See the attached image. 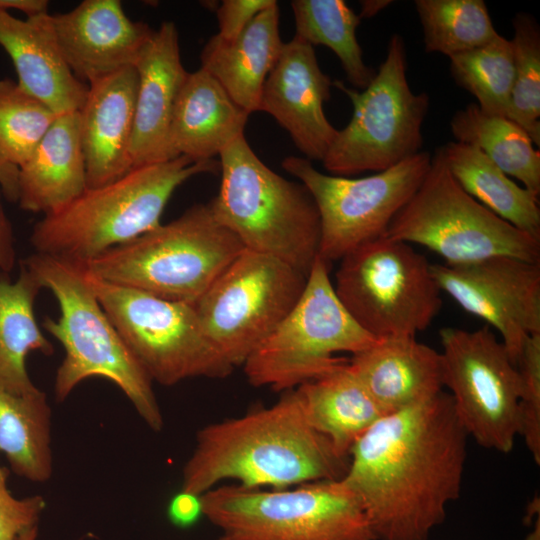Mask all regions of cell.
<instances>
[{
	"label": "cell",
	"mask_w": 540,
	"mask_h": 540,
	"mask_svg": "<svg viewBox=\"0 0 540 540\" xmlns=\"http://www.w3.org/2000/svg\"><path fill=\"white\" fill-rule=\"evenodd\" d=\"M275 3V0H223L216 10L217 35L226 40L236 38L260 12Z\"/></svg>",
	"instance_id": "cell-38"
},
{
	"label": "cell",
	"mask_w": 540,
	"mask_h": 540,
	"mask_svg": "<svg viewBox=\"0 0 540 540\" xmlns=\"http://www.w3.org/2000/svg\"><path fill=\"white\" fill-rule=\"evenodd\" d=\"M48 6L47 0H0V10H17L25 14L26 18L47 14Z\"/></svg>",
	"instance_id": "cell-42"
},
{
	"label": "cell",
	"mask_w": 540,
	"mask_h": 540,
	"mask_svg": "<svg viewBox=\"0 0 540 540\" xmlns=\"http://www.w3.org/2000/svg\"><path fill=\"white\" fill-rule=\"evenodd\" d=\"M135 68L138 87L129 155L132 169L174 159L169 128L174 106L188 75L179 49L178 31L164 21L144 47Z\"/></svg>",
	"instance_id": "cell-19"
},
{
	"label": "cell",
	"mask_w": 540,
	"mask_h": 540,
	"mask_svg": "<svg viewBox=\"0 0 540 540\" xmlns=\"http://www.w3.org/2000/svg\"><path fill=\"white\" fill-rule=\"evenodd\" d=\"M385 236L422 245L449 266L499 256L540 261V239L517 229L465 192L447 167L441 147Z\"/></svg>",
	"instance_id": "cell-9"
},
{
	"label": "cell",
	"mask_w": 540,
	"mask_h": 540,
	"mask_svg": "<svg viewBox=\"0 0 540 540\" xmlns=\"http://www.w3.org/2000/svg\"><path fill=\"white\" fill-rule=\"evenodd\" d=\"M449 59L454 81L475 97L482 111L508 116L514 80L511 40L498 34L490 42Z\"/></svg>",
	"instance_id": "cell-33"
},
{
	"label": "cell",
	"mask_w": 540,
	"mask_h": 540,
	"mask_svg": "<svg viewBox=\"0 0 540 540\" xmlns=\"http://www.w3.org/2000/svg\"><path fill=\"white\" fill-rule=\"evenodd\" d=\"M439 336L443 387L460 425L482 447L509 453L520 436L518 368L489 326L447 327Z\"/></svg>",
	"instance_id": "cell-15"
},
{
	"label": "cell",
	"mask_w": 540,
	"mask_h": 540,
	"mask_svg": "<svg viewBox=\"0 0 540 540\" xmlns=\"http://www.w3.org/2000/svg\"><path fill=\"white\" fill-rule=\"evenodd\" d=\"M22 265L59 305L58 318L43 323L65 350L55 377L56 400L64 401L87 378L103 377L126 395L153 431H160L164 421L153 381L103 310L82 265L39 253Z\"/></svg>",
	"instance_id": "cell-3"
},
{
	"label": "cell",
	"mask_w": 540,
	"mask_h": 540,
	"mask_svg": "<svg viewBox=\"0 0 540 540\" xmlns=\"http://www.w3.org/2000/svg\"><path fill=\"white\" fill-rule=\"evenodd\" d=\"M218 170L213 159L195 162L185 156L133 168L44 215L30 242L35 253L85 264L159 226L177 187L194 175Z\"/></svg>",
	"instance_id": "cell-4"
},
{
	"label": "cell",
	"mask_w": 540,
	"mask_h": 540,
	"mask_svg": "<svg viewBox=\"0 0 540 540\" xmlns=\"http://www.w3.org/2000/svg\"><path fill=\"white\" fill-rule=\"evenodd\" d=\"M455 141L479 149L506 175L540 194V151L527 132L508 117L488 114L476 103L458 110L450 121Z\"/></svg>",
	"instance_id": "cell-30"
},
{
	"label": "cell",
	"mask_w": 540,
	"mask_h": 540,
	"mask_svg": "<svg viewBox=\"0 0 540 540\" xmlns=\"http://www.w3.org/2000/svg\"><path fill=\"white\" fill-rule=\"evenodd\" d=\"M291 8L295 19V36L310 45H323L338 57L350 84L364 90L376 71L367 66L356 37L361 22L343 0H294Z\"/></svg>",
	"instance_id": "cell-31"
},
{
	"label": "cell",
	"mask_w": 540,
	"mask_h": 540,
	"mask_svg": "<svg viewBox=\"0 0 540 540\" xmlns=\"http://www.w3.org/2000/svg\"><path fill=\"white\" fill-rule=\"evenodd\" d=\"M284 43L279 32V7L260 12L234 39L213 35L201 52V67L249 115L259 111L264 82Z\"/></svg>",
	"instance_id": "cell-24"
},
{
	"label": "cell",
	"mask_w": 540,
	"mask_h": 540,
	"mask_svg": "<svg viewBox=\"0 0 540 540\" xmlns=\"http://www.w3.org/2000/svg\"><path fill=\"white\" fill-rule=\"evenodd\" d=\"M7 481L8 470L0 465V540H16L22 532L38 525L46 503L39 495L16 498Z\"/></svg>",
	"instance_id": "cell-37"
},
{
	"label": "cell",
	"mask_w": 540,
	"mask_h": 540,
	"mask_svg": "<svg viewBox=\"0 0 540 540\" xmlns=\"http://www.w3.org/2000/svg\"><path fill=\"white\" fill-rule=\"evenodd\" d=\"M441 148L447 167L465 192L517 229L540 239L539 196L519 186L473 146L450 141Z\"/></svg>",
	"instance_id": "cell-28"
},
{
	"label": "cell",
	"mask_w": 540,
	"mask_h": 540,
	"mask_svg": "<svg viewBox=\"0 0 540 540\" xmlns=\"http://www.w3.org/2000/svg\"><path fill=\"white\" fill-rule=\"evenodd\" d=\"M0 453L18 476L40 483L51 478V408L45 392L15 395L0 388Z\"/></svg>",
	"instance_id": "cell-29"
},
{
	"label": "cell",
	"mask_w": 540,
	"mask_h": 540,
	"mask_svg": "<svg viewBox=\"0 0 540 540\" xmlns=\"http://www.w3.org/2000/svg\"><path fill=\"white\" fill-rule=\"evenodd\" d=\"M432 155L421 151L370 176L348 178L318 171L305 157L288 156L282 168L310 192L320 216L318 256L331 264L385 235L391 221L424 180Z\"/></svg>",
	"instance_id": "cell-13"
},
{
	"label": "cell",
	"mask_w": 540,
	"mask_h": 540,
	"mask_svg": "<svg viewBox=\"0 0 540 540\" xmlns=\"http://www.w3.org/2000/svg\"><path fill=\"white\" fill-rule=\"evenodd\" d=\"M414 5L427 53L450 58L498 35L483 0H416Z\"/></svg>",
	"instance_id": "cell-32"
},
{
	"label": "cell",
	"mask_w": 540,
	"mask_h": 540,
	"mask_svg": "<svg viewBox=\"0 0 540 540\" xmlns=\"http://www.w3.org/2000/svg\"><path fill=\"white\" fill-rule=\"evenodd\" d=\"M306 281L285 262L244 249L193 306L219 354L243 366L293 308Z\"/></svg>",
	"instance_id": "cell-14"
},
{
	"label": "cell",
	"mask_w": 540,
	"mask_h": 540,
	"mask_svg": "<svg viewBox=\"0 0 540 540\" xmlns=\"http://www.w3.org/2000/svg\"><path fill=\"white\" fill-rule=\"evenodd\" d=\"M331 264L319 256L289 313L243 364L250 384L290 391L345 364L336 353H359L379 339L364 330L338 298Z\"/></svg>",
	"instance_id": "cell-8"
},
{
	"label": "cell",
	"mask_w": 540,
	"mask_h": 540,
	"mask_svg": "<svg viewBox=\"0 0 540 540\" xmlns=\"http://www.w3.org/2000/svg\"><path fill=\"white\" fill-rule=\"evenodd\" d=\"M20 208L44 215L87 189L79 111L58 115L30 158L18 167Z\"/></svg>",
	"instance_id": "cell-25"
},
{
	"label": "cell",
	"mask_w": 540,
	"mask_h": 540,
	"mask_svg": "<svg viewBox=\"0 0 540 540\" xmlns=\"http://www.w3.org/2000/svg\"><path fill=\"white\" fill-rule=\"evenodd\" d=\"M3 197L0 188V271L9 273L15 266L16 253L13 228L4 210Z\"/></svg>",
	"instance_id": "cell-40"
},
{
	"label": "cell",
	"mask_w": 540,
	"mask_h": 540,
	"mask_svg": "<svg viewBox=\"0 0 540 540\" xmlns=\"http://www.w3.org/2000/svg\"><path fill=\"white\" fill-rule=\"evenodd\" d=\"M294 390L310 425L348 460L357 439L386 415L350 371L348 361Z\"/></svg>",
	"instance_id": "cell-26"
},
{
	"label": "cell",
	"mask_w": 540,
	"mask_h": 540,
	"mask_svg": "<svg viewBox=\"0 0 540 540\" xmlns=\"http://www.w3.org/2000/svg\"><path fill=\"white\" fill-rule=\"evenodd\" d=\"M517 368L522 389L519 401L520 436L534 461L540 463V332L530 334L523 345Z\"/></svg>",
	"instance_id": "cell-36"
},
{
	"label": "cell",
	"mask_w": 540,
	"mask_h": 540,
	"mask_svg": "<svg viewBox=\"0 0 540 540\" xmlns=\"http://www.w3.org/2000/svg\"><path fill=\"white\" fill-rule=\"evenodd\" d=\"M209 203L81 264L90 274L157 297L194 305L244 250Z\"/></svg>",
	"instance_id": "cell-6"
},
{
	"label": "cell",
	"mask_w": 540,
	"mask_h": 540,
	"mask_svg": "<svg viewBox=\"0 0 540 540\" xmlns=\"http://www.w3.org/2000/svg\"><path fill=\"white\" fill-rule=\"evenodd\" d=\"M0 188L9 202L18 201V167L0 157Z\"/></svg>",
	"instance_id": "cell-41"
},
{
	"label": "cell",
	"mask_w": 540,
	"mask_h": 540,
	"mask_svg": "<svg viewBox=\"0 0 540 540\" xmlns=\"http://www.w3.org/2000/svg\"><path fill=\"white\" fill-rule=\"evenodd\" d=\"M431 272L441 292L497 329L517 367L526 338L540 332V263L499 256Z\"/></svg>",
	"instance_id": "cell-16"
},
{
	"label": "cell",
	"mask_w": 540,
	"mask_h": 540,
	"mask_svg": "<svg viewBox=\"0 0 540 540\" xmlns=\"http://www.w3.org/2000/svg\"><path fill=\"white\" fill-rule=\"evenodd\" d=\"M514 36V80L508 118L540 145V26L526 12L512 20Z\"/></svg>",
	"instance_id": "cell-35"
},
{
	"label": "cell",
	"mask_w": 540,
	"mask_h": 540,
	"mask_svg": "<svg viewBox=\"0 0 540 540\" xmlns=\"http://www.w3.org/2000/svg\"><path fill=\"white\" fill-rule=\"evenodd\" d=\"M332 86L313 46L297 36L284 43L263 85L259 111L270 114L310 161H322L338 133L323 109Z\"/></svg>",
	"instance_id": "cell-17"
},
{
	"label": "cell",
	"mask_w": 540,
	"mask_h": 540,
	"mask_svg": "<svg viewBox=\"0 0 540 540\" xmlns=\"http://www.w3.org/2000/svg\"><path fill=\"white\" fill-rule=\"evenodd\" d=\"M41 288L24 265L15 282L0 280V388L15 395L39 390L26 369L28 354L53 353V346L40 330L34 314V302Z\"/></svg>",
	"instance_id": "cell-27"
},
{
	"label": "cell",
	"mask_w": 540,
	"mask_h": 540,
	"mask_svg": "<svg viewBox=\"0 0 540 540\" xmlns=\"http://www.w3.org/2000/svg\"><path fill=\"white\" fill-rule=\"evenodd\" d=\"M248 116L207 71L199 68L188 73L169 128L172 156L195 162L212 160L244 135Z\"/></svg>",
	"instance_id": "cell-23"
},
{
	"label": "cell",
	"mask_w": 540,
	"mask_h": 540,
	"mask_svg": "<svg viewBox=\"0 0 540 540\" xmlns=\"http://www.w3.org/2000/svg\"><path fill=\"white\" fill-rule=\"evenodd\" d=\"M79 111L80 139L85 159L87 188L119 179L131 169L138 74L123 68L90 83Z\"/></svg>",
	"instance_id": "cell-20"
},
{
	"label": "cell",
	"mask_w": 540,
	"mask_h": 540,
	"mask_svg": "<svg viewBox=\"0 0 540 540\" xmlns=\"http://www.w3.org/2000/svg\"><path fill=\"white\" fill-rule=\"evenodd\" d=\"M335 277L338 298L376 339L416 338L442 306L426 257L385 235L343 257Z\"/></svg>",
	"instance_id": "cell-11"
},
{
	"label": "cell",
	"mask_w": 540,
	"mask_h": 540,
	"mask_svg": "<svg viewBox=\"0 0 540 540\" xmlns=\"http://www.w3.org/2000/svg\"><path fill=\"white\" fill-rule=\"evenodd\" d=\"M393 3L391 0H362L360 1L361 10L358 14L360 19L371 18L384 10Z\"/></svg>",
	"instance_id": "cell-43"
},
{
	"label": "cell",
	"mask_w": 540,
	"mask_h": 540,
	"mask_svg": "<svg viewBox=\"0 0 540 540\" xmlns=\"http://www.w3.org/2000/svg\"><path fill=\"white\" fill-rule=\"evenodd\" d=\"M467 437L441 391L382 416L357 439L342 480L376 540H427L444 521L461 489Z\"/></svg>",
	"instance_id": "cell-1"
},
{
	"label": "cell",
	"mask_w": 540,
	"mask_h": 540,
	"mask_svg": "<svg viewBox=\"0 0 540 540\" xmlns=\"http://www.w3.org/2000/svg\"><path fill=\"white\" fill-rule=\"evenodd\" d=\"M51 17L65 62L88 85L135 66L154 33L146 23L130 19L119 0H85Z\"/></svg>",
	"instance_id": "cell-18"
},
{
	"label": "cell",
	"mask_w": 540,
	"mask_h": 540,
	"mask_svg": "<svg viewBox=\"0 0 540 540\" xmlns=\"http://www.w3.org/2000/svg\"><path fill=\"white\" fill-rule=\"evenodd\" d=\"M57 116L17 81L0 79V157L21 166L33 154Z\"/></svg>",
	"instance_id": "cell-34"
},
{
	"label": "cell",
	"mask_w": 540,
	"mask_h": 540,
	"mask_svg": "<svg viewBox=\"0 0 540 540\" xmlns=\"http://www.w3.org/2000/svg\"><path fill=\"white\" fill-rule=\"evenodd\" d=\"M349 460L308 422L295 390L270 407L200 429L181 491L202 495L224 480L282 490L342 478Z\"/></svg>",
	"instance_id": "cell-2"
},
{
	"label": "cell",
	"mask_w": 540,
	"mask_h": 540,
	"mask_svg": "<svg viewBox=\"0 0 540 540\" xmlns=\"http://www.w3.org/2000/svg\"><path fill=\"white\" fill-rule=\"evenodd\" d=\"M348 367L385 414L443 391L441 354L416 338L379 339Z\"/></svg>",
	"instance_id": "cell-22"
},
{
	"label": "cell",
	"mask_w": 540,
	"mask_h": 540,
	"mask_svg": "<svg viewBox=\"0 0 540 540\" xmlns=\"http://www.w3.org/2000/svg\"><path fill=\"white\" fill-rule=\"evenodd\" d=\"M219 156L221 183L209 202L216 220L245 249L277 258L308 277L321 236L320 216L310 192L267 167L244 135Z\"/></svg>",
	"instance_id": "cell-5"
},
{
	"label": "cell",
	"mask_w": 540,
	"mask_h": 540,
	"mask_svg": "<svg viewBox=\"0 0 540 540\" xmlns=\"http://www.w3.org/2000/svg\"><path fill=\"white\" fill-rule=\"evenodd\" d=\"M85 273L103 310L152 381L172 386L189 378L232 373L234 367L206 336L192 304Z\"/></svg>",
	"instance_id": "cell-12"
},
{
	"label": "cell",
	"mask_w": 540,
	"mask_h": 540,
	"mask_svg": "<svg viewBox=\"0 0 540 540\" xmlns=\"http://www.w3.org/2000/svg\"><path fill=\"white\" fill-rule=\"evenodd\" d=\"M0 46L11 58L17 83L57 115L82 108L88 84L65 62L51 14L19 19L0 10Z\"/></svg>",
	"instance_id": "cell-21"
},
{
	"label": "cell",
	"mask_w": 540,
	"mask_h": 540,
	"mask_svg": "<svg viewBox=\"0 0 540 540\" xmlns=\"http://www.w3.org/2000/svg\"><path fill=\"white\" fill-rule=\"evenodd\" d=\"M167 515L177 527L192 526L202 515L200 496L180 490L170 499Z\"/></svg>",
	"instance_id": "cell-39"
},
{
	"label": "cell",
	"mask_w": 540,
	"mask_h": 540,
	"mask_svg": "<svg viewBox=\"0 0 540 540\" xmlns=\"http://www.w3.org/2000/svg\"><path fill=\"white\" fill-rule=\"evenodd\" d=\"M333 86L350 99L353 114L322 160L331 175L381 172L422 151L430 99L410 88L401 35H391L386 58L368 87L357 90L341 81Z\"/></svg>",
	"instance_id": "cell-10"
},
{
	"label": "cell",
	"mask_w": 540,
	"mask_h": 540,
	"mask_svg": "<svg viewBox=\"0 0 540 540\" xmlns=\"http://www.w3.org/2000/svg\"><path fill=\"white\" fill-rule=\"evenodd\" d=\"M38 534V525L32 528H29L22 532L16 540H36Z\"/></svg>",
	"instance_id": "cell-44"
},
{
	"label": "cell",
	"mask_w": 540,
	"mask_h": 540,
	"mask_svg": "<svg viewBox=\"0 0 540 540\" xmlns=\"http://www.w3.org/2000/svg\"><path fill=\"white\" fill-rule=\"evenodd\" d=\"M216 540H376L357 495L340 479L261 490L214 487L200 495Z\"/></svg>",
	"instance_id": "cell-7"
},
{
	"label": "cell",
	"mask_w": 540,
	"mask_h": 540,
	"mask_svg": "<svg viewBox=\"0 0 540 540\" xmlns=\"http://www.w3.org/2000/svg\"><path fill=\"white\" fill-rule=\"evenodd\" d=\"M526 540H540L539 519H537L534 529L527 535Z\"/></svg>",
	"instance_id": "cell-45"
}]
</instances>
